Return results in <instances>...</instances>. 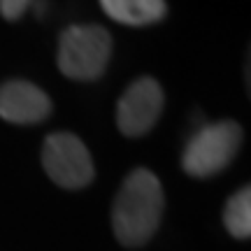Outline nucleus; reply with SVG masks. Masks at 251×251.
Listing matches in <instances>:
<instances>
[{"label": "nucleus", "instance_id": "nucleus-1", "mask_svg": "<svg viewBox=\"0 0 251 251\" xmlns=\"http://www.w3.org/2000/svg\"><path fill=\"white\" fill-rule=\"evenodd\" d=\"M163 186L153 172L137 168L126 177L112 207V228L124 247H142L161 226Z\"/></svg>", "mask_w": 251, "mask_h": 251}, {"label": "nucleus", "instance_id": "nucleus-2", "mask_svg": "<svg viewBox=\"0 0 251 251\" xmlns=\"http://www.w3.org/2000/svg\"><path fill=\"white\" fill-rule=\"evenodd\" d=\"M112 35L102 26H70L58 40V68L65 77L93 81L107 70Z\"/></svg>", "mask_w": 251, "mask_h": 251}, {"label": "nucleus", "instance_id": "nucleus-3", "mask_svg": "<svg viewBox=\"0 0 251 251\" xmlns=\"http://www.w3.org/2000/svg\"><path fill=\"white\" fill-rule=\"evenodd\" d=\"M242 144V128L235 121H219V124L202 126L191 140H188L181 168L186 175L196 179L214 177L226 170L233 161Z\"/></svg>", "mask_w": 251, "mask_h": 251}, {"label": "nucleus", "instance_id": "nucleus-4", "mask_svg": "<svg viewBox=\"0 0 251 251\" xmlns=\"http://www.w3.org/2000/svg\"><path fill=\"white\" fill-rule=\"evenodd\" d=\"M42 165L49 179L63 188H81L93 181L96 168L86 144L72 133H54L45 140Z\"/></svg>", "mask_w": 251, "mask_h": 251}, {"label": "nucleus", "instance_id": "nucleus-5", "mask_svg": "<svg viewBox=\"0 0 251 251\" xmlns=\"http://www.w3.org/2000/svg\"><path fill=\"white\" fill-rule=\"evenodd\" d=\"M163 89L151 77H140L133 81L119 100L117 124L126 137H140L149 133L163 112Z\"/></svg>", "mask_w": 251, "mask_h": 251}, {"label": "nucleus", "instance_id": "nucleus-6", "mask_svg": "<svg viewBox=\"0 0 251 251\" xmlns=\"http://www.w3.org/2000/svg\"><path fill=\"white\" fill-rule=\"evenodd\" d=\"M51 114V100L45 91L24 79L0 86V119L9 124H40Z\"/></svg>", "mask_w": 251, "mask_h": 251}, {"label": "nucleus", "instance_id": "nucleus-7", "mask_svg": "<svg viewBox=\"0 0 251 251\" xmlns=\"http://www.w3.org/2000/svg\"><path fill=\"white\" fill-rule=\"evenodd\" d=\"M109 19L124 26H149L165 17V0H100Z\"/></svg>", "mask_w": 251, "mask_h": 251}, {"label": "nucleus", "instance_id": "nucleus-8", "mask_svg": "<svg viewBox=\"0 0 251 251\" xmlns=\"http://www.w3.org/2000/svg\"><path fill=\"white\" fill-rule=\"evenodd\" d=\"M224 224L237 240H249L251 235V188L244 186L235 193L224 209Z\"/></svg>", "mask_w": 251, "mask_h": 251}, {"label": "nucleus", "instance_id": "nucleus-9", "mask_svg": "<svg viewBox=\"0 0 251 251\" xmlns=\"http://www.w3.org/2000/svg\"><path fill=\"white\" fill-rule=\"evenodd\" d=\"M30 5H33V0H0V14L7 21H17L26 14Z\"/></svg>", "mask_w": 251, "mask_h": 251}]
</instances>
